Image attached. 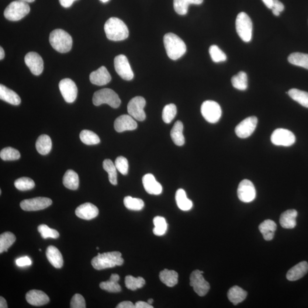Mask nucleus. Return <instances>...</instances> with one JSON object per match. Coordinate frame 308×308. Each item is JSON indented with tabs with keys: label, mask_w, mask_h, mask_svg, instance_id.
<instances>
[{
	"label": "nucleus",
	"mask_w": 308,
	"mask_h": 308,
	"mask_svg": "<svg viewBox=\"0 0 308 308\" xmlns=\"http://www.w3.org/2000/svg\"><path fill=\"white\" fill-rule=\"evenodd\" d=\"M104 29L107 39L113 41L126 40L129 35V29L123 21L112 17L107 21Z\"/></svg>",
	"instance_id": "nucleus-1"
},
{
	"label": "nucleus",
	"mask_w": 308,
	"mask_h": 308,
	"mask_svg": "<svg viewBox=\"0 0 308 308\" xmlns=\"http://www.w3.org/2000/svg\"><path fill=\"white\" fill-rule=\"evenodd\" d=\"M164 42L167 54L171 60H177L186 53V44L176 34L171 33L165 34Z\"/></svg>",
	"instance_id": "nucleus-2"
},
{
	"label": "nucleus",
	"mask_w": 308,
	"mask_h": 308,
	"mask_svg": "<svg viewBox=\"0 0 308 308\" xmlns=\"http://www.w3.org/2000/svg\"><path fill=\"white\" fill-rule=\"evenodd\" d=\"M123 262L122 254L119 252L114 251L98 254L92 259V265L96 270H102L122 265Z\"/></svg>",
	"instance_id": "nucleus-3"
},
{
	"label": "nucleus",
	"mask_w": 308,
	"mask_h": 308,
	"mask_svg": "<svg viewBox=\"0 0 308 308\" xmlns=\"http://www.w3.org/2000/svg\"><path fill=\"white\" fill-rule=\"evenodd\" d=\"M50 44L60 53H67L71 49L72 40L71 36L62 29L52 31L49 36Z\"/></svg>",
	"instance_id": "nucleus-4"
},
{
	"label": "nucleus",
	"mask_w": 308,
	"mask_h": 308,
	"mask_svg": "<svg viewBox=\"0 0 308 308\" xmlns=\"http://www.w3.org/2000/svg\"><path fill=\"white\" fill-rule=\"evenodd\" d=\"M93 102L96 106L107 104L113 108L117 109L119 107L121 101L118 95L113 90L103 89L95 93Z\"/></svg>",
	"instance_id": "nucleus-5"
},
{
	"label": "nucleus",
	"mask_w": 308,
	"mask_h": 308,
	"mask_svg": "<svg viewBox=\"0 0 308 308\" xmlns=\"http://www.w3.org/2000/svg\"><path fill=\"white\" fill-rule=\"evenodd\" d=\"M30 6L26 2L15 1L6 7L3 15L6 19L12 22L22 20L30 12Z\"/></svg>",
	"instance_id": "nucleus-6"
},
{
	"label": "nucleus",
	"mask_w": 308,
	"mask_h": 308,
	"mask_svg": "<svg viewBox=\"0 0 308 308\" xmlns=\"http://www.w3.org/2000/svg\"><path fill=\"white\" fill-rule=\"evenodd\" d=\"M253 25L250 17L247 14L241 12L236 20V29L238 36L245 43L251 41Z\"/></svg>",
	"instance_id": "nucleus-7"
},
{
	"label": "nucleus",
	"mask_w": 308,
	"mask_h": 308,
	"mask_svg": "<svg viewBox=\"0 0 308 308\" xmlns=\"http://www.w3.org/2000/svg\"><path fill=\"white\" fill-rule=\"evenodd\" d=\"M201 113L204 118L211 123L217 122L222 114L219 104L213 101L204 102L201 106Z\"/></svg>",
	"instance_id": "nucleus-8"
},
{
	"label": "nucleus",
	"mask_w": 308,
	"mask_h": 308,
	"mask_svg": "<svg viewBox=\"0 0 308 308\" xmlns=\"http://www.w3.org/2000/svg\"><path fill=\"white\" fill-rule=\"evenodd\" d=\"M204 272L197 269L193 271L190 276V285L193 287L195 292L199 296H205L209 292L210 285L202 275Z\"/></svg>",
	"instance_id": "nucleus-9"
},
{
	"label": "nucleus",
	"mask_w": 308,
	"mask_h": 308,
	"mask_svg": "<svg viewBox=\"0 0 308 308\" xmlns=\"http://www.w3.org/2000/svg\"><path fill=\"white\" fill-rule=\"evenodd\" d=\"M271 140L276 146L289 147L295 143L296 137L292 131L285 129H278L273 131Z\"/></svg>",
	"instance_id": "nucleus-10"
},
{
	"label": "nucleus",
	"mask_w": 308,
	"mask_h": 308,
	"mask_svg": "<svg viewBox=\"0 0 308 308\" xmlns=\"http://www.w3.org/2000/svg\"><path fill=\"white\" fill-rule=\"evenodd\" d=\"M146 103V100L142 96H136L128 103V113L135 119L143 121L146 119V114L144 111Z\"/></svg>",
	"instance_id": "nucleus-11"
},
{
	"label": "nucleus",
	"mask_w": 308,
	"mask_h": 308,
	"mask_svg": "<svg viewBox=\"0 0 308 308\" xmlns=\"http://www.w3.org/2000/svg\"><path fill=\"white\" fill-rule=\"evenodd\" d=\"M114 67L118 74L124 80H132L134 76V72L125 55L120 54L114 59Z\"/></svg>",
	"instance_id": "nucleus-12"
},
{
	"label": "nucleus",
	"mask_w": 308,
	"mask_h": 308,
	"mask_svg": "<svg viewBox=\"0 0 308 308\" xmlns=\"http://www.w3.org/2000/svg\"><path fill=\"white\" fill-rule=\"evenodd\" d=\"M59 89L61 95L68 103H72L77 98L78 89L75 82L71 79L65 78L59 83Z\"/></svg>",
	"instance_id": "nucleus-13"
},
{
	"label": "nucleus",
	"mask_w": 308,
	"mask_h": 308,
	"mask_svg": "<svg viewBox=\"0 0 308 308\" xmlns=\"http://www.w3.org/2000/svg\"><path fill=\"white\" fill-rule=\"evenodd\" d=\"M237 195L240 201L244 203L254 201L257 195V192L253 183L248 179L242 181L238 187Z\"/></svg>",
	"instance_id": "nucleus-14"
},
{
	"label": "nucleus",
	"mask_w": 308,
	"mask_h": 308,
	"mask_svg": "<svg viewBox=\"0 0 308 308\" xmlns=\"http://www.w3.org/2000/svg\"><path fill=\"white\" fill-rule=\"evenodd\" d=\"M258 120L256 117L247 118L235 128V133L238 137L247 138L250 137L257 128Z\"/></svg>",
	"instance_id": "nucleus-15"
},
{
	"label": "nucleus",
	"mask_w": 308,
	"mask_h": 308,
	"mask_svg": "<svg viewBox=\"0 0 308 308\" xmlns=\"http://www.w3.org/2000/svg\"><path fill=\"white\" fill-rule=\"evenodd\" d=\"M52 204V200L45 197L25 199L20 203L22 209L26 211H36L47 209Z\"/></svg>",
	"instance_id": "nucleus-16"
},
{
	"label": "nucleus",
	"mask_w": 308,
	"mask_h": 308,
	"mask_svg": "<svg viewBox=\"0 0 308 308\" xmlns=\"http://www.w3.org/2000/svg\"><path fill=\"white\" fill-rule=\"evenodd\" d=\"M25 62L32 73L39 75L44 71V61L40 55L36 52H29L25 57Z\"/></svg>",
	"instance_id": "nucleus-17"
},
{
	"label": "nucleus",
	"mask_w": 308,
	"mask_h": 308,
	"mask_svg": "<svg viewBox=\"0 0 308 308\" xmlns=\"http://www.w3.org/2000/svg\"><path fill=\"white\" fill-rule=\"evenodd\" d=\"M137 126L136 121L130 115L120 116L114 122V128L118 133L136 130Z\"/></svg>",
	"instance_id": "nucleus-18"
},
{
	"label": "nucleus",
	"mask_w": 308,
	"mask_h": 308,
	"mask_svg": "<svg viewBox=\"0 0 308 308\" xmlns=\"http://www.w3.org/2000/svg\"><path fill=\"white\" fill-rule=\"evenodd\" d=\"M76 215L82 219L92 220L98 215L99 210L91 203H86L79 206L75 210Z\"/></svg>",
	"instance_id": "nucleus-19"
},
{
	"label": "nucleus",
	"mask_w": 308,
	"mask_h": 308,
	"mask_svg": "<svg viewBox=\"0 0 308 308\" xmlns=\"http://www.w3.org/2000/svg\"><path fill=\"white\" fill-rule=\"evenodd\" d=\"M112 80V77L105 67L99 68L90 75V81L93 84L97 86L106 85Z\"/></svg>",
	"instance_id": "nucleus-20"
},
{
	"label": "nucleus",
	"mask_w": 308,
	"mask_h": 308,
	"mask_svg": "<svg viewBox=\"0 0 308 308\" xmlns=\"http://www.w3.org/2000/svg\"><path fill=\"white\" fill-rule=\"evenodd\" d=\"M26 300L30 305L42 306L49 302V297L41 290H32L26 293Z\"/></svg>",
	"instance_id": "nucleus-21"
},
{
	"label": "nucleus",
	"mask_w": 308,
	"mask_h": 308,
	"mask_svg": "<svg viewBox=\"0 0 308 308\" xmlns=\"http://www.w3.org/2000/svg\"><path fill=\"white\" fill-rule=\"evenodd\" d=\"M144 188L149 194L158 195L162 192V186L151 174L145 175L142 179Z\"/></svg>",
	"instance_id": "nucleus-22"
},
{
	"label": "nucleus",
	"mask_w": 308,
	"mask_h": 308,
	"mask_svg": "<svg viewBox=\"0 0 308 308\" xmlns=\"http://www.w3.org/2000/svg\"><path fill=\"white\" fill-rule=\"evenodd\" d=\"M308 272V263L304 261L294 266L289 270L286 274V278L289 281H296L303 278Z\"/></svg>",
	"instance_id": "nucleus-23"
},
{
	"label": "nucleus",
	"mask_w": 308,
	"mask_h": 308,
	"mask_svg": "<svg viewBox=\"0 0 308 308\" xmlns=\"http://www.w3.org/2000/svg\"><path fill=\"white\" fill-rule=\"evenodd\" d=\"M47 257L50 264L55 268L60 269L64 264V260L62 255L58 249L50 245L48 247L46 252Z\"/></svg>",
	"instance_id": "nucleus-24"
},
{
	"label": "nucleus",
	"mask_w": 308,
	"mask_h": 308,
	"mask_svg": "<svg viewBox=\"0 0 308 308\" xmlns=\"http://www.w3.org/2000/svg\"><path fill=\"white\" fill-rule=\"evenodd\" d=\"M297 214L298 213L295 210H289L283 213L280 218V223L282 227L286 229H292L295 228L297 224Z\"/></svg>",
	"instance_id": "nucleus-25"
},
{
	"label": "nucleus",
	"mask_w": 308,
	"mask_h": 308,
	"mask_svg": "<svg viewBox=\"0 0 308 308\" xmlns=\"http://www.w3.org/2000/svg\"><path fill=\"white\" fill-rule=\"evenodd\" d=\"M0 98L13 105H19L22 100L18 95L5 86L0 85Z\"/></svg>",
	"instance_id": "nucleus-26"
},
{
	"label": "nucleus",
	"mask_w": 308,
	"mask_h": 308,
	"mask_svg": "<svg viewBox=\"0 0 308 308\" xmlns=\"http://www.w3.org/2000/svg\"><path fill=\"white\" fill-rule=\"evenodd\" d=\"M276 228L277 226L275 221L270 219L264 220L260 224L259 227V229L261 232L263 237L266 241L273 239Z\"/></svg>",
	"instance_id": "nucleus-27"
},
{
	"label": "nucleus",
	"mask_w": 308,
	"mask_h": 308,
	"mask_svg": "<svg viewBox=\"0 0 308 308\" xmlns=\"http://www.w3.org/2000/svg\"><path fill=\"white\" fill-rule=\"evenodd\" d=\"M227 296L230 302L237 306L246 299L247 292L239 286H234L228 290Z\"/></svg>",
	"instance_id": "nucleus-28"
},
{
	"label": "nucleus",
	"mask_w": 308,
	"mask_h": 308,
	"mask_svg": "<svg viewBox=\"0 0 308 308\" xmlns=\"http://www.w3.org/2000/svg\"><path fill=\"white\" fill-rule=\"evenodd\" d=\"M36 147L38 153L46 155L50 153L52 148L51 140L47 135H41L36 141Z\"/></svg>",
	"instance_id": "nucleus-29"
},
{
	"label": "nucleus",
	"mask_w": 308,
	"mask_h": 308,
	"mask_svg": "<svg viewBox=\"0 0 308 308\" xmlns=\"http://www.w3.org/2000/svg\"><path fill=\"white\" fill-rule=\"evenodd\" d=\"M119 280L118 275L112 274L108 281L100 283V288L109 292H119L121 291V287L118 284Z\"/></svg>",
	"instance_id": "nucleus-30"
},
{
	"label": "nucleus",
	"mask_w": 308,
	"mask_h": 308,
	"mask_svg": "<svg viewBox=\"0 0 308 308\" xmlns=\"http://www.w3.org/2000/svg\"><path fill=\"white\" fill-rule=\"evenodd\" d=\"M183 132V123L178 120L174 124L171 131V139L177 146H182L185 143V138Z\"/></svg>",
	"instance_id": "nucleus-31"
},
{
	"label": "nucleus",
	"mask_w": 308,
	"mask_h": 308,
	"mask_svg": "<svg viewBox=\"0 0 308 308\" xmlns=\"http://www.w3.org/2000/svg\"><path fill=\"white\" fill-rule=\"evenodd\" d=\"M159 278L163 283L168 287L174 286L178 282V273L173 270L164 269L160 272Z\"/></svg>",
	"instance_id": "nucleus-32"
},
{
	"label": "nucleus",
	"mask_w": 308,
	"mask_h": 308,
	"mask_svg": "<svg viewBox=\"0 0 308 308\" xmlns=\"http://www.w3.org/2000/svg\"><path fill=\"white\" fill-rule=\"evenodd\" d=\"M203 0H174V8L179 15H185L188 12L190 4L200 5Z\"/></svg>",
	"instance_id": "nucleus-33"
},
{
	"label": "nucleus",
	"mask_w": 308,
	"mask_h": 308,
	"mask_svg": "<svg viewBox=\"0 0 308 308\" xmlns=\"http://www.w3.org/2000/svg\"><path fill=\"white\" fill-rule=\"evenodd\" d=\"M78 175L72 169H69L63 178V184L66 188L71 190H77L79 187Z\"/></svg>",
	"instance_id": "nucleus-34"
},
{
	"label": "nucleus",
	"mask_w": 308,
	"mask_h": 308,
	"mask_svg": "<svg viewBox=\"0 0 308 308\" xmlns=\"http://www.w3.org/2000/svg\"><path fill=\"white\" fill-rule=\"evenodd\" d=\"M175 199L179 209L182 211H189L192 209L193 203L191 200L187 197L184 190L179 189L176 192Z\"/></svg>",
	"instance_id": "nucleus-35"
},
{
	"label": "nucleus",
	"mask_w": 308,
	"mask_h": 308,
	"mask_svg": "<svg viewBox=\"0 0 308 308\" xmlns=\"http://www.w3.org/2000/svg\"><path fill=\"white\" fill-rule=\"evenodd\" d=\"M288 95L294 101L308 108V93L297 89L289 90Z\"/></svg>",
	"instance_id": "nucleus-36"
},
{
	"label": "nucleus",
	"mask_w": 308,
	"mask_h": 308,
	"mask_svg": "<svg viewBox=\"0 0 308 308\" xmlns=\"http://www.w3.org/2000/svg\"><path fill=\"white\" fill-rule=\"evenodd\" d=\"M289 63L302 67L308 70V54L302 53H293L288 58Z\"/></svg>",
	"instance_id": "nucleus-37"
},
{
	"label": "nucleus",
	"mask_w": 308,
	"mask_h": 308,
	"mask_svg": "<svg viewBox=\"0 0 308 308\" xmlns=\"http://www.w3.org/2000/svg\"><path fill=\"white\" fill-rule=\"evenodd\" d=\"M232 84L235 89L245 91L248 88L247 75L244 71H240L231 79Z\"/></svg>",
	"instance_id": "nucleus-38"
},
{
	"label": "nucleus",
	"mask_w": 308,
	"mask_h": 308,
	"mask_svg": "<svg viewBox=\"0 0 308 308\" xmlns=\"http://www.w3.org/2000/svg\"><path fill=\"white\" fill-rule=\"evenodd\" d=\"M16 240L15 235L10 232L2 234L0 236V253L8 251V249L15 243Z\"/></svg>",
	"instance_id": "nucleus-39"
},
{
	"label": "nucleus",
	"mask_w": 308,
	"mask_h": 308,
	"mask_svg": "<svg viewBox=\"0 0 308 308\" xmlns=\"http://www.w3.org/2000/svg\"><path fill=\"white\" fill-rule=\"evenodd\" d=\"M103 167L108 173L109 179L111 184L114 186L117 185V169L115 164L110 159H107L103 162Z\"/></svg>",
	"instance_id": "nucleus-40"
},
{
	"label": "nucleus",
	"mask_w": 308,
	"mask_h": 308,
	"mask_svg": "<svg viewBox=\"0 0 308 308\" xmlns=\"http://www.w3.org/2000/svg\"><path fill=\"white\" fill-rule=\"evenodd\" d=\"M81 141L85 144L95 145L100 143L99 137L92 131L82 130L79 135Z\"/></svg>",
	"instance_id": "nucleus-41"
},
{
	"label": "nucleus",
	"mask_w": 308,
	"mask_h": 308,
	"mask_svg": "<svg viewBox=\"0 0 308 308\" xmlns=\"http://www.w3.org/2000/svg\"><path fill=\"white\" fill-rule=\"evenodd\" d=\"M144 279L142 277L134 278L132 276H127L125 278V285L126 288L131 290H136L137 289L142 288L145 285Z\"/></svg>",
	"instance_id": "nucleus-42"
},
{
	"label": "nucleus",
	"mask_w": 308,
	"mask_h": 308,
	"mask_svg": "<svg viewBox=\"0 0 308 308\" xmlns=\"http://www.w3.org/2000/svg\"><path fill=\"white\" fill-rule=\"evenodd\" d=\"M124 205L127 209L133 211H140L143 209L144 203L142 200L139 198H134L128 196L124 198Z\"/></svg>",
	"instance_id": "nucleus-43"
},
{
	"label": "nucleus",
	"mask_w": 308,
	"mask_h": 308,
	"mask_svg": "<svg viewBox=\"0 0 308 308\" xmlns=\"http://www.w3.org/2000/svg\"><path fill=\"white\" fill-rule=\"evenodd\" d=\"M154 228L153 233L157 236H162L167 230V224L164 217L156 216L153 220Z\"/></svg>",
	"instance_id": "nucleus-44"
},
{
	"label": "nucleus",
	"mask_w": 308,
	"mask_h": 308,
	"mask_svg": "<svg viewBox=\"0 0 308 308\" xmlns=\"http://www.w3.org/2000/svg\"><path fill=\"white\" fill-rule=\"evenodd\" d=\"M177 113V109L174 104L166 105L162 112V119L166 123H171Z\"/></svg>",
	"instance_id": "nucleus-45"
},
{
	"label": "nucleus",
	"mask_w": 308,
	"mask_h": 308,
	"mask_svg": "<svg viewBox=\"0 0 308 308\" xmlns=\"http://www.w3.org/2000/svg\"><path fill=\"white\" fill-rule=\"evenodd\" d=\"M0 157L3 161H16L20 159L21 154L15 148L8 147L3 148L0 152Z\"/></svg>",
	"instance_id": "nucleus-46"
},
{
	"label": "nucleus",
	"mask_w": 308,
	"mask_h": 308,
	"mask_svg": "<svg viewBox=\"0 0 308 308\" xmlns=\"http://www.w3.org/2000/svg\"><path fill=\"white\" fill-rule=\"evenodd\" d=\"M15 186L17 190L24 191L33 189L35 187V183L32 179L22 177L16 180Z\"/></svg>",
	"instance_id": "nucleus-47"
},
{
	"label": "nucleus",
	"mask_w": 308,
	"mask_h": 308,
	"mask_svg": "<svg viewBox=\"0 0 308 308\" xmlns=\"http://www.w3.org/2000/svg\"><path fill=\"white\" fill-rule=\"evenodd\" d=\"M209 53L212 60L216 63L227 60V55L216 46H212L209 49Z\"/></svg>",
	"instance_id": "nucleus-48"
},
{
	"label": "nucleus",
	"mask_w": 308,
	"mask_h": 308,
	"mask_svg": "<svg viewBox=\"0 0 308 308\" xmlns=\"http://www.w3.org/2000/svg\"><path fill=\"white\" fill-rule=\"evenodd\" d=\"M38 231L45 239L47 238H57L60 237V234L57 230L52 229L46 224L40 225L38 227Z\"/></svg>",
	"instance_id": "nucleus-49"
},
{
	"label": "nucleus",
	"mask_w": 308,
	"mask_h": 308,
	"mask_svg": "<svg viewBox=\"0 0 308 308\" xmlns=\"http://www.w3.org/2000/svg\"><path fill=\"white\" fill-rule=\"evenodd\" d=\"M115 166L121 174L123 175L127 174L128 170H129V163L126 158L122 157H118L115 161Z\"/></svg>",
	"instance_id": "nucleus-50"
},
{
	"label": "nucleus",
	"mask_w": 308,
	"mask_h": 308,
	"mask_svg": "<svg viewBox=\"0 0 308 308\" xmlns=\"http://www.w3.org/2000/svg\"><path fill=\"white\" fill-rule=\"evenodd\" d=\"M71 308H85L86 303L84 297L80 294H75L71 300Z\"/></svg>",
	"instance_id": "nucleus-51"
},
{
	"label": "nucleus",
	"mask_w": 308,
	"mask_h": 308,
	"mask_svg": "<svg viewBox=\"0 0 308 308\" xmlns=\"http://www.w3.org/2000/svg\"><path fill=\"white\" fill-rule=\"evenodd\" d=\"M16 263L19 266H29L32 264V261L29 257H24L17 259Z\"/></svg>",
	"instance_id": "nucleus-52"
},
{
	"label": "nucleus",
	"mask_w": 308,
	"mask_h": 308,
	"mask_svg": "<svg viewBox=\"0 0 308 308\" xmlns=\"http://www.w3.org/2000/svg\"><path fill=\"white\" fill-rule=\"evenodd\" d=\"M272 9H276L280 13H281L284 10V6L283 3L280 2L279 0H274Z\"/></svg>",
	"instance_id": "nucleus-53"
},
{
	"label": "nucleus",
	"mask_w": 308,
	"mask_h": 308,
	"mask_svg": "<svg viewBox=\"0 0 308 308\" xmlns=\"http://www.w3.org/2000/svg\"><path fill=\"white\" fill-rule=\"evenodd\" d=\"M117 308H136V306L131 302H123L117 306Z\"/></svg>",
	"instance_id": "nucleus-54"
},
{
	"label": "nucleus",
	"mask_w": 308,
	"mask_h": 308,
	"mask_svg": "<svg viewBox=\"0 0 308 308\" xmlns=\"http://www.w3.org/2000/svg\"><path fill=\"white\" fill-rule=\"evenodd\" d=\"M136 308H153L150 304L144 302H138L135 304Z\"/></svg>",
	"instance_id": "nucleus-55"
},
{
	"label": "nucleus",
	"mask_w": 308,
	"mask_h": 308,
	"mask_svg": "<svg viewBox=\"0 0 308 308\" xmlns=\"http://www.w3.org/2000/svg\"><path fill=\"white\" fill-rule=\"evenodd\" d=\"M75 1H77V0H59L61 5L64 8H69Z\"/></svg>",
	"instance_id": "nucleus-56"
},
{
	"label": "nucleus",
	"mask_w": 308,
	"mask_h": 308,
	"mask_svg": "<svg viewBox=\"0 0 308 308\" xmlns=\"http://www.w3.org/2000/svg\"><path fill=\"white\" fill-rule=\"evenodd\" d=\"M262 1L268 8L271 9L273 8L274 0H262Z\"/></svg>",
	"instance_id": "nucleus-57"
},
{
	"label": "nucleus",
	"mask_w": 308,
	"mask_h": 308,
	"mask_svg": "<svg viewBox=\"0 0 308 308\" xmlns=\"http://www.w3.org/2000/svg\"><path fill=\"white\" fill-rule=\"evenodd\" d=\"M0 308H8V305H7L6 300L2 297H0Z\"/></svg>",
	"instance_id": "nucleus-58"
},
{
	"label": "nucleus",
	"mask_w": 308,
	"mask_h": 308,
	"mask_svg": "<svg viewBox=\"0 0 308 308\" xmlns=\"http://www.w3.org/2000/svg\"><path fill=\"white\" fill-rule=\"evenodd\" d=\"M5 57V51L2 47H0V60H2Z\"/></svg>",
	"instance_id": "nucleus-59"
},
{
	"label": "nucleus",
	"mask_w": 308,
	"mask_h": 308,
	"mask_svg": "<svg viewBox=\"0 0 308 308\" xmlns=\"http://www.w3.org/2000/svg\"><path fill=\"white\" fill-rule=\"evenodd\" d=\"M272 13L273 15H275L276 16H279L280 13L279 11H278V10L274 9H272Z\"/></svg>",
	"instance_id": "nucleus-60"
},
{
	"label": "nucleus",
	"mask_w": 308,
	"mask_h": 308,
	"mask_svg": "<svg viewBox=\"0 0 308 308\" xmlns=\"http://www.w3.org/2000/svg\"><path fill=\"white\" fill-rule=\"evenodd\" d=\"M21 1H23L26 2H33L34 1H35V0H21Z\"/></svg>",
	"instance_id": "nucleus-61"
},
{
	"label": "nucleus",
	"mask_w": 308,
	"mask_h": 308,
	"mask_svg": "<svg viewBox=\"0 0 308 308\" xmlns=\"http://www.w3.org/2000/svg\"><path fill=\"white\" fill-rule=\"evenodd\" d=\"M153 302H154V300H153V299H151L148 300V301H147V303H148V304H150V305H152V304H153Z\"/></svg>",
	"instance_id": "nucleus-62"
},
{
	"label": "nucleus",
	"mask_w": 308,
	"mask_h": 308,
	"mask_svg": "<svg viewBox=\"0 0 308 308\" xmlns=\"http://www.w3.org/2000/svg\"><path fill=\"white\" fill-rule=\"evenodd\" d=\"M100 1H102V2H108L109 0H100Z\"/></svg>",
	"instance_id": "nucleus-63"
},
{
	"label": "nucleus",
	"mask_w": 308,
	"mask_h": 308,
	"mask_svg": "<svg viewBox=\"0 0 308 308\" xmlns=\"http://www.w3.org/2000/svg\"><path fill=\"white\" fill-rule=\"evenodd\" d=\"M99 248L98 247L96 248V250H99Z\"/></svg>",
	"instance_id": "nucleus-64"
}]
</instances>
